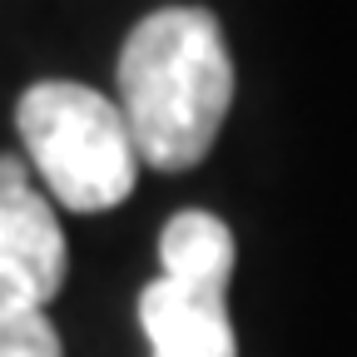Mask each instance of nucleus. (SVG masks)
Instances as JSON below:
<instances>
[{
  "label": "nucleus",
  "mask_w": 357,
  "mask_h": 357,
  "mask_svg": "<svg viewBox=\"0 0 357 357\" xmlns=\"http://www.w3.org/2000/svg\"><path fill=\"white\" fill-rule=\"evenodd\" d=\"M234 105V60L218 20L194 6L144 15L119 50V109L134 154L154 169H194Z\"/></svg>",
  "instance_id": "f257e3e1"
},
{
  "label": "nucleus",
  "mask_w": 357,
  "mask_h": 357,
  "mask_svg": "<svg viewBox=\"0 0 357 357\" xmlns=\"http://www.w3.org/2000/svg\"><path fill=\"white\" fill-rule=\"evenodd\" d=\"M15 129L50 194L75 213H105L134 189V139L124 109L75 79H40L15 105Z\"/></svg>",
  "instance_id": "f03ea898"
},
{
  "label": "nucleus",
  "mask_w": 357,
  "mask_h": 357,
  "mask_svg": "<svg viewBox=\"0 0 357 357\" xmlns=\"http://www.w3.org/2000/svg\"><path fill=\"white\" fill-rule=\"evenodd\" d=\"M65 283V234L15 154H0V312L45 307Z\"/></svg>",
  "instance_id": "7ed1b4c3"
},
{
  "label": "nucleus",
  "mask_w": 357,
  "mask_h": 357,
  "mask_svg": "<svg viewBox=\"0 0 357 357\" xmlns=\"http://www.w3.org/2000/svg\"><path fill=\"white\" fill-rule=\"evenodd\" d=\"M139 323L154 357H238L229 288L159 273L139 293Z\"/></svg>",
  "instance_id": "20e7f679"
},
{
  "label": "nucleus",
  "mask_w": 357,
  "mask_h": 357,
  "mask_svg": "<svg viewBox=\"0 0 357 357\" xmlns=\"http://www.w3.org/2000/svg\"><path fill=\"white\" fill-rule=\"evenodd\" d=\"M159 258H164V273L169 278L229 288L238 248H234L229 223H218L213 213H199V208H184V213L169 218V229L159 238Z\"/></svg>",
  "instance_id": "39448f33"
},
{
  "label": "nucleus",
  "mask_w": 357,
  "mask_h": 357,
  "mask_svg": "<svg viewBox=\"0 0 357 357\" xmlns=\"http://www.w3.org/2000/svg\"><path fill=\"white\" fill-rule=\"evenodd\" d=\"M0 357H60V337L45 307L0 312Z\"/></svg>",
  "instance_id": "423d86ee"
}]
</instances>
